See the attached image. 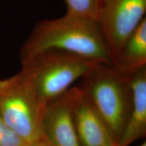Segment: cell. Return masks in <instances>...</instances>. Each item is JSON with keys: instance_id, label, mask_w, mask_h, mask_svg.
I'll return each instance as SVG.
<instances>
[{"instance_id": "obj_8", "label": "cell", "mask_w": 146, "mask_h": 146, "mask_svg": "<svg viewBox=\"0 0 146 146\" xmlns=\"http://www.w3.org/2000/svg\"><path fill=\"white\" fill-rule=\"evenodd\" d=\"M127 76L131 106L127 125L117 146H129L146 135V66Z\"/></svg>"}, {"instance_id": "obj_13", "label": "cell", "mask_w": 146, "mask_h": 146, "mask_svg": "<svg viewBox=\"0 0 146 146\" xmlns=\"http://www.w3.org/2000/svg\"><path fill=\"white\" fill-rule=\"evenodd\" d=\"M139 146H146V142L144 141L143 143H142L141 145H139Z\"/></svg>"}, {"instance_id": "obj_10", "label": "cell", "mask_w": 146, "mask_h": 146, "mask_svg": "<svg viewBox=\"0 0 146 146\" xmlns=\"http://www.w3.org/2000/svg\"><path fill=\"white\" fill-rule=\"evenodd\" d=\"M64 1L66 5V15L98 23L103 0H64Z\"/></svg>"}, {"instance_id": "obj_11", "label": "cell", "mask_w": 146, "mask_h": 146, "mask_svg": "<svg viewBox=\"0 0 146 146\" xmlns=\"http://www.w3.org/2000/svg\"><path fill=\"white\" fill-rule=\"evenodd\" d=\"M18 133L7 125L0 116V146H29Z\"/></svg>"}, {"instance_id": "obj_7", "label": "cell", "mask_w": 146, "mask_h": 146, "mask_svg": "<svg viewBox=\"0 0 146 146\" xmlns=\"http://www.w3.org/2000/svg\"><path fill=\"white\" fill-rule=\"evenodd\" d=\"M73 117L80 146H117L104 122L78 87Z\"/></svg>"}, {"instance_id": "obj_5", "label": "cell", "mask_w": 146, "mask_h": 146, "mask_svg": "<svg viewBox=\"0 0 146 146\" xmlns=\"http://www.w3.org/2000/svg\"><path fill=\"white\" fill-rule=\"evenodd\" d=\"M145 12L146 0H103L98 24L113 62Z\"/></svg>"}, {"instance_id": "obj_4", "label": "cell", "mask_w": 146, "mask_h": 146, "mask_svg": "<svg viewBox=\"0 0 146 146\" xmlns=\"http://www.w3.org/2000/svg\"><path fill=\"white\" fill-rule=\"evenodd\" d=\"M45 107L23 70L0 80V116L29 145L44 139L41 123Z\"/></svg>"}, {"instance_id": "obj_9", "label": "cell", "mask_w": 146, "mask_h": 146, "mask_svg": "<svg viewBox=\"0 0 146 146\" xmlns=\"http://www.w3.org/2000/svg\"><path fill=\"white\" fill-rule=\"evenodd\" d=\"M113 66L125 76L146 66L145 18L128 38Z\"/></svg>"}, {"instance_id": "obj_2", "label": "cell", "mask_w": 146, "mask_h": 146, "mask_svg": "<svg viewBox=\"0 0 146 146\" xmlns=\"http://www.w3.org/2000/svg\"><path fill=\"white\" fill-rule=\"evenodd\" d=\"M77 87L104 122L117 145L129 119L131 94L127 76L114 66L100 63Z\"/></svg>"}, {"instance_id": "obj_1", "label": "cell", "mask_w": 146, "mask_h": 146, "mask_svg": "<svg viewBox=\"0 0 146 146\" xmlns=\"http://www.w3.org/2000/svg\"><path fill=\"white\" fill-rule=\"evenodd\" d=\"M49 50L62 51L113 65L99 25L90 20L65 14L39 21L22 47L21 61Z\"/></svg>"}, {"instance_id": "obj_12", "label": "cell", "mask_w": 146, "mask_h": 146, "mask_svg": "<svg viewBox=\"0 0 146 146\" xmlns=\"http://www.w3.org/2000/svg\"><path fill=\"white\" fill-rule=\"evenodd\" d=\"M29 146H51V145L47 143L45 139H43L39 140V141L36 142H35L33 143L30 144Z\"/></svg>"}, {"instance_id": "obj_6", "label": "cell", "mask_w": 146, "mask_h": 146, "mask_svg": "<svg viewBox=\"0 0 146 146\" xmlns=\"http://www.w3.org/2000/svg\"><path fill=\"white\" fill-rule=\"evenodd\" d=\"M76 94V86L70 87L45 106L42 117V131L44 139L51 146H80L73 117Z\"/></svg>"}, {"instance_id": "obj_3", "label": "cell", "mask_w": 146, "mask_h": 146, "mask_svg": "<svg viewBox=\"0 0 146 146\" xmlns=\"http://www.w3.org/2000/svg\"><path fill=\"white\" fill-rule=\"evenodd\" d=\"M100 63L70 53L49 50L21 61V70L45 106Z\"/></svg>"}]
</instances>
